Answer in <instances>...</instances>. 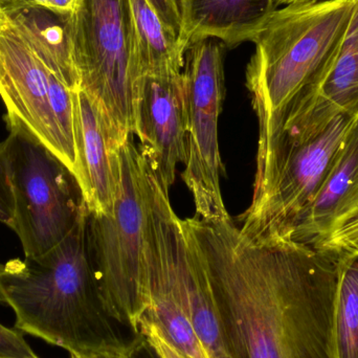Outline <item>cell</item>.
Here are the masks:
<instances>
[{
    "mask_svg": "<svg viewBox=\"0 0 358 358\" xmlns=\"http://www.w3.org/2000/svg\"><path fill=\"white\" fill-rule=\"evenodd\" d=\"M235 358H334L340 255L289 238L248 241L233 219H181Z\"/></svg>",
    "mask_w": 358,
    "mask_h": 358,
    "instance_id": "cell-1",
    "label": "cell"
},
{
    "mask_svg": "<svg viewBox=\"0 0 358 358\" xmlns=\"http://www.w3.org/2000/svg\"><path fill=\"white\" fill-rule=\"evenodd\" d=\"M357 0H303L273 10L250 41L246 87L259 124L257 170L286 123L313 102L331 69Z\"/></svg>",
    "mask_w": 358,
    "mask_h": 358,
    "instance_id": "cell-2",
    "label": "cell"
},
{
    "mask_svg": "<svg viewBox=\"0 0 358 358\" xmlns=\"http://www.w3.org/2000/svg\"><path fill=\"white\" fill-rule=\"evenodd\" d=\"M0 303L14 311L15 327L69 353L126 348L103 303L88 238V210L45 254L0 262Z\"/></svg>",
    "mask_w": 358,
    "mask_h": 358,
    "instance_id": "cell-3",
    "label": "cell"
},
{
    "mask_svg": "<svg viewBox=\"0 0 358 358\" xmlns=\"http://www.w3.org/2000/svg\"><path fill=\"white\" fill-rule=\"evenodd\" d=\"M121 180L113 210L88 212V238L103 303L134 332L150 305L147 271L150 168L132 136L121 147Z\"/></svg>",
    "mask_w": 358,
    "mask_h": 358,
    "instance_id": "cell-4",
    "label": "cell"
},
{
    "mask_svg": "<svg viewBox=\"0 0 358 358\" xmlns=\"http://www.w3.org/2000/svg\"><path fill=\"white\" fill-rule=\"evenodd\" d=\"M80 90L94 101L122 143L136 134L142 79L128 0H77L64 17Z\"/></svg>",
    "mask_w": 358,
    "mask_h": 358,
    "instance_id": "cell-5",
    "label": "cell"
},
{
    "mask_svg": "<svg viewBox=\"0 0 358 358\" xmlns=\"http://www.w3.org/2000/svg\"><path fill=\"white\" fill-rule=\"evenodd\" d=\"M357 119L342 113L313 138H280L264 167L256 172L252 202L239 217L241 236L255 243L292 239Z\"/></svg>",
    "mask_w": 358,
    "mask_h": 358,
    "instance_id": "cell-6",
    "label": "cell"
},
{
    "mask_svg": "<svg viewBox=\"0 0 358 358\" xmlns=\"http://www.w3.org/2000/svg\"><path fill=\"white\" fill-rule=\"evenodd\" d=\"M4 141L14 198L8 227L17 234L25 257L52 250L73 231L87 210L75 174L24 124L6 115Z\"/></svg>",
    "mask_w": 358,
    "mask_h": 358,
    "instance_id": "cell-7",
    "label": "cell"
},
{
    "mask_svg": "<svg viewBox=\"0 0 358 358\" xmlns=\"http://www.w3.org/2000/svg\"><path fill=\"white\" fill-rule=\"evenodd\" d=\"M225 44L214 38L192 41L183 67L187 157L181 178L191 192L197 218L229 220L220 178L223 172L218 121L224 100Z\"/></svg>",
    "mask_w": 358,
    "mask_h": 358,
    "instance_id": "cell-8",
    "label": "cell"
},
{
    "mask_svg": "<svg viewBox=\"0 0 358 358\" xmlns=\"http://www.w3.org/2000/svg\"><path fill=\"white\" fill-rule=\"evenodd\" d=\"M73 92L0 12V96L6 115L24 124L76 176Z\"/></svg>",
    "mask_w": 358,
    "mask_h": 358,
    "instance_id": "cell-9",
    "label": "cell"
},
{
    "mask_svg": "<svg viewBox=\"0 0 358 358\" xmlns=\"http://www.w3.org/2000/svg\"><path fill=\"white\" fill-rule=\"evenodd\" d=\"M141 155L170 191L178 163L187 157V113L182 73L146 76L141 82L136 115Z\"/></svg>",
    "mask_w": 358,
    "mask_h": 358,
    "instance_id": "cell-10",
    "label": "cell"
},
{
    "mask_svg": "<svg viewBox=\"0 0 358 358\" xmlns=\"http://www.w3.org/2000/svg\"><path fill=\"white\" fill-rule=\"evenodd\" d=\"M76 178L90 214L113 210L121 180L123 143L98 105L83 90L73 92Z\"/></svg>",
    "mask_w": 358,
    "mask_h": 358,
    "instance_id": "cell-11",
    "label": "cell"
},
{
    "mask_svg": "<svg viewBox=\"0 0 358 358\" xmlns=\"http://www.w3.org/2000/svg\"><path fill=\"white\" fill-rule=\"evenodd\" d=\"M342 113L358 117V0L340 52L317 96L306 109L286 123L280 138H313Z\"/></svg>",
    "mask_w": 358,
    "mask_h": 358,
    "instance_id": "cell-12",
    "label": "cell"
},
{
    "mask_svg": "<svg viewBox=\"0 0 358 358\" xmlns=\"http://www.w3.org/2000/svg\"><path fill=\"white\" fill-rule=\"evenodd\" d=\"M358 203V119L292 239L317 248L338 219Z\"/></svg>",
    "mask_w": 358,
    "mask_h": 358,
    "instance_id": "cell-13",
    "label": "cell"
},
{
    "mask_svg": "<svg viewBox=\"0 0 358 358\" xmlns=\"http://www.w3.org/2000/svg\"><path fill=\"white\" fill-rule=\"evenodd\" d=\"M182 8L189 44L214 38L234 48L250 41L278 6L273 0H182Z\"/></svg>",
    "mask_w": 358,
    "mask_h": 358,
    "instance_id": "cell-14",
    "label": "cell"
},
{
    "mask_svg": "<svg viewBox=\"0 0 358 358\" xmlns=\"http://www.w3.org/2000/svg\"><path fill=\"white\" fill-rule=\"evenodd\" d=\"M0 12L20 31L45 66L71 90H80L64 17L31 6H2Z\"/></svg>",
    "mask_w": 358,
    "mask_h": 358,
    "instance_id": "cell-15",
    "label": "cell"
},
{
    "mask_svg": "<svg viewBox=\"0 0 358 358\" xmlns=\"http://www.w3.org/2000/svg\"><path fill=\"white\" fill-rule=\"evenodd\" d=\"M338 255L334 358H358V252Z\"/></svg>",
    "mask_w": 358,
    "mask_h": 358,
    "instance_id": "cell-16",
    "label": "cell"
},
{
    "mask_svg": "<svg viewBox=\"0 0 358 358\" xmlns=\"http://www.w3.org/2000/svg\"><path fill=\"white\" fill-rule=\"evenodd\" d=\"M317 248L336 254L358 252V203L336 221L329 235Z\"/></svg>",
    "mask_w": 358,
    "mask_h": 358,
    "instance_id": "cell-17",
    "label": "cell"
},
{
    "mask_svg": "<svg viewBox=\"0 0 358 358\" xmlns=\"http://www.w3.org/2000/svg\"><path fill=\"white\" fill-rule=\"evenodd\" d=\"M146 2L159 15L169 31L189 46L185 33L182 0H146Z\"/></svg>",
    "mask_w": 358,
    "mask_h": 358,
    "instance_id": "cell-18",
    "label": "cell"
},
{
    "mask_svg": "<svg viewBox=\"0 0 358 358\" xmlns=\"http://www.w3.org/2000/svg\"><path fill=\"white\" fill-rule=\"evenodd\" d=\"M0 358H39L20 332L0 324Z\"/></svg>",
    "mask_w": 358,
    "mask_h": 358,
    "instance_id": "cell-19",
    "label": "cell"
},
{
    "mask_svg": "<svg viewBox=\"0 0 358 358\" xmlns=\"http://www.w3.org/2000/svg\"><path fill=\"white\" fill-rule=\"evenodd\" d=\"M14 216V198L8 176L3 142L0 143V222L10 225Z\"/></svg>",
    "mask_w": 358,
    "mask_h": 358,
    "instance_id": "cell-20",
    "label": "cell"
},
{
    "mask_svg": "<svg viewBox=\"0 0 358 358\" xmlns=\"http://www.w3.org/2000/svg\"><path fill=\"white\" fill-rule=\"evenodd\" d=\"M138 332L144 334L145 338L155 347L162 358H189L178 350L162 334L161 329L153 322L143 317L140 322Z\"/></svg>",
    "mask_w": 358,
    "mask_h": 358,
    "instance_id": "cell-21",
    "label": "cell"
},
{
    "mask_svg": "<svg viewBox=\"0 0 358 358\" xmlns=\"http://www.w3.org/2000/svg\"><path fill=\"white\" fill-rule=\"evenodd\" d=\"M128 358H162L155 347L145 338L144 334L138 332L130 341L128 346Z\"/></svg>",
    "mask_w": 358,
    "mask_h": 358,
    "instance_id": "cell-22",
    "label": "cell"
},
{
    "mask_svg": "<svg viewBox=\"0 0 358 358\" xmlns=\"http://www.w3.org/2000/svg\"><path fill=\"white\" fill-rule=\"evenodd\" d=\"M48 10L59 16L67 17L75 10L77 0H48Z\"/></svg>",
    "mask_w": 358,
    "mask_h": 358,
    "instance_id": "cell-23",
    "label": "cell"
},
{
    "mask_svg": "<svg viewBox=\"0 0 358 358\" xmlns=\"http://www.w3.org/2000/svg\"><path fill=\"white\" fill-rule=\"evenodd\" d=\"M69 355H71L69 358H128V347L115 349V350L102 351V352L90 355H75V353H69Z\"/></svg>",
    "mask_w": 358,
    "mask_h": 358,
    "instance_id": "cell-24",
    "label": "cell"
},
{
    "mask_svg": "<svg viewBox=\"0 0 358 358\" xmlns=\"http://www.w3.org/2000/svg\"><path fill=\"white\" fill-rule=\"evenodd\" d=\"M277 4V6H286V4L292 3V2H298L303 1V0H273Z\"/></svg>",
    "mask_w": 358,
    "mask_h": 358,
    "instance_id": "cell-25",
    "label": "cell"
}]
</instances>
